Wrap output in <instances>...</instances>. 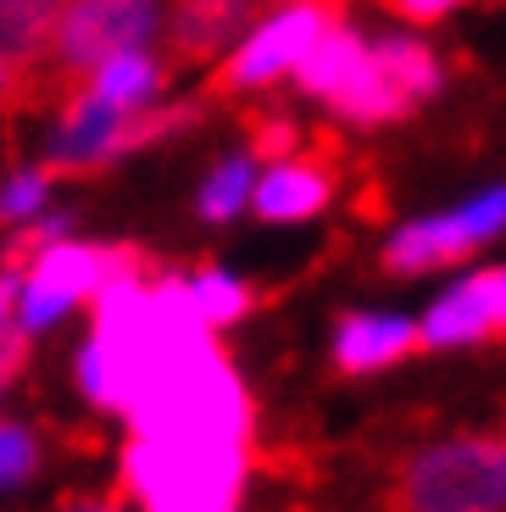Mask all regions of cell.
I'll use <instances>...</instances> for the list:
<instances>
[{
	"mask_svg": "<svg viewBox=\"0 0 506 512\" xmlns=\"http://www.w3.org/2000/svg\"><path fill=\"white\" fill-rule=\"evenodd\" d=\"M390 512H506V429L412 451L390 485Z\"/></svg>",
	"mask_w": 506,
	"mask_h": 512,
	"instance_id": "2",
	"label": "cell"
},
{
	"mask_svg": "<svg viewBox=\"0 0 506 512\" xmlns=\"http://www.w3.org/2000/svg\"><path fill=\"white\" fill-rule=\"evenodd\" d=\"M251 479V440L134 435L123 451V490L145 512H240Z\"/></svg>",
	"mask_w": 506,
	"mask_h": 512,
	"instance_id": "1",
	"label": "cell"
},
{
	"mask_svg": "<svg viewBox=\"0 0 506 512\" xmlns=\"http://www.w3.org/2000/svg\"><path fill=\"white\" fill-rule=\"evenodd\" d=\"M178 295H184L190 318L201 323V329H212V334L245 323L251 307H256L251 284H245L234 268H223V262H206V268H195V273H178Z\"/></svg>",
	"mask_w": 506,
	"mask_h": 512,
	"instance_id": "12",
	"label": "cell"
},
{
	"mask_svg": "<svg viewBox=\"0 0 506 512\" xmlns=\"http://www.w3.org/2000/svg\"><path fill=\"white\" fill-rule=\"evenodd\" d=\"M362 56H367V39L356 34V28H345V23H329L323 34L312 39V51L301 56V67H295L290 78L301 84L306 95H317V101H334V95L356 78Z\"/></svg>",
	"mask_w": 506,
	"mask_h": 512,
	"instance_id": "13",
	"label": "cell"
},
{
	"mask_svg": "<svg viewBox=\"0 0 506 512\" xmlns=\"http://www.w3.org/2000/svg\"><path fill=\"white\" fill-rule=\"evenodd\" d=\"M17 340V279L12 268H0V351Z\"/></svg>",
	"mask_w": 506,
	"mask_h": 512,
	"instance_id": "22",
	"label": "cell"
},
{
	"mask_svg": "<svg viewBox=\"0 0 506 512\" xmlns=\"http://www.w3.org/2000/svg\"><path fill=\"white\" fill-rule=\"evenodd\" d=\"M78 84H84L89 95H101L106 106L128 112V117H151L156 106L167 101V62H162L156 45H123V51L101 56Z\"/></svg>",
	"mask_w": 506,
	"mask_h": 512,
	"instance_id": "8",
	"label": "cell"
},
{
	"mask_svg": "<svg viewBox=\"0 0 506 512\" xmlns=\"http://www.w3.org/2000/svg\"><path fill=\"white\" fill-rule=\"evenodd\" d=\"M56 206V167L23 162L0 173V234H23Z\"/></svg>",
	"mask_w": 506,
	"mask_h": 512,
	"instance_id": "15",
	"label": "cell"
},
{
	"mask_svg": "<svg viewBox=\"0 0 506 512\" xmlns=\"http://www.w3.org/2000/svg\"><path fill=\"white\" fill-rule=\"evenodd\" d=\"M6 384H12V373H6V351H0V407H6Z\"/></svg>",
	"mask_w": 506,
	"mask_h": 512,
	"instance_id": "26",
	"label": "cell"
},
{
	"mask_svg": "<svg viewBox=\"0 0 506 512\" xmlns=\"http://www.w3.org/2000/svg\"><path fill=\"white\" fill-rule=\"evenodd\" d=\"M123 256L128 251L78 240V234L28 245L23 262L12 268V279H17V334H23V340H45V334L67 329V323L101 295V284L123 268Z\"/></svg>",
	"mask_w": 506,
	"mask_h": 512,
	"instance_id": "3",
	"label": "cell"
},
{
	"mask_svg": "<svg viewBox=\"0 0 506 512\" xmlns=\"http://www.w3.org/2000/svg\"><path fill=\"white\" fill-rule=\"evenodd\" d=\"M462 218H468V229H473V240H495V234H506V184L501 190H490V195H479V201H468L462 206Z\"/></svg>",
	"mask_w": 506,
	"mask_h": 512,
	"instance_id": "20",
	"label": "cell"
},
{
	"mask_svg": "<svg viewBox=\"0 0 506 512\" xmlns=\"http://www.w3.org/2000/svg\"><path fill=\"white\" fill-rule=\"evenodd\" d=\"M468 290L479 295L484 318H490V334H506V268H484V273H473Z\"/></svg>",
	"mask_w": 506,
	"mask_h": 512,
	"instance_id": "21",
	"label": "cell"
},
{
	"mask_svg": "<svg viewBox=\"0 0 506 512\" xmlns=\"http://www.w3.org/2000/svg\"><path fill=\"white\" fill-rule=\"evenodd\" d=\"M39 468H45V440H39V429L0 412V496H17L23 485H34Z\"/></svg>",
	"mask_w": 506,
	"mask_h": 512,
	"instance_id": "19",
	"label": "cell"
},
{
	"mask_svg": "<svg viewBox=\"0 0 506 512\" xmlns=\"http://www.w3.org/2000/svg\"><path fill=\"white\" fill-rule=\"evenodd\" d=\"M468 251H479L468 218L445 212V218H418L406 229H395V240L384 245V268L401 273V279H418V273H434L445 262H462Z\"/></svg>",
	"mask_w": 506,
	"mask_h": 512,
	"instance_id": "10",
	"label": "cell"
},
{
	"mask_svg": "<svg viewBox=\"0 0 506 512\" xmlns=\"http://www.w3.org/2000/svg\"><path fill=\"white\" fill-rule=\"evenodd\" d=\"M373 62L384 67V78H390L412 106L440 90V62H434V51L423 39H379V45H373Z\"/></svg>",
	"mask_w": 506,
	"mask_h": 512,
	"instance_id": "18",
	"label": "cell"
},
{
	"mask_svg": "<svg viewBox=\"0 0 506 512\" xmlns=\"http://www.w3.org/2000/svg\"><path fill=\"white\" fill-rule=\"evenodd\" d=\"M334 23V0H273L267 17L245 23L234 34L223 56V84L240 95L273 90L279 78H290L301 67V56L312 51V39Z\"/></svg>",
	"mask_w": 506,
	"mask_h": 512,
	"instance_id": "5",
	"label": "cell"
},
{
	"mask_svg": "<svg viewBox=\"0 0 506 512\" xmlns=\"http://www.w3.org/2000/svg\"><path fill=\"white\" fill-rule=\"evenodd\" d=\"M456 6H462V0H390V12L412 17V23H434V17L456 12Z\"/></svg>",
	"mask_w": 506,
	"mask_h": 512,
	"instance_id": "23",
	"label": "cell"
},
{
	"mask_svg": "<svg viewBox=\"0 0 506 512\" xmlns=\"http://www.w3.org/2000/svg\"><path fill=\"white\" fill-rule=\"evenodd\" d=\"M484 334H490V318H484L479 295L468 290V279H462L456 290H445L440 301L423 312L418 346H473V340H484Z\"/></svg>",
	"mask_w": 506,
	"mask_h": 512,
	"instance_id": "17",
	"label": "cell"
},
{
	"mask_svg": "<svg viewBox=\"0 0 506 512\" xmlns=\"http://www.w3.org/2000/svg\"><path fill=\"white\" fill-rule=\"evenodd\" d=\"M62 0H0V62L28 67L51 51V23Z\"/></svg>",
	"mask_w": 506,
	"mask_h": 512,
	"instance_id": "16",
	"label": "cell"
},
{
	"mask_svg": "<svg viewBox=\"0 0 506 512\" xmlns=\"http://www.w3.org/2000/svg\"><path fill=\"white\" fill-rule=\"evenodd\" d=\"M67 512H128L123 501H106V496H84V501H73Z\"/></svg>",
	"mask_w": 506,
	"mask_h": 512,
	"instance_id": "24",
	"label": "cell"
},
{
	"mask_svg": "<svg viewBox=\"0 0 506 512\" xmlns=\"http://www.w3.org/2000/svg\"><path fill=\"white\" fill-rule=\"evenodd\" d=\"M418 351V323L395 318V312H351L334 329V368L340 373H379Z\"/></svg>",
	"mask_w": 506,
	"mask_h": 512,
	"instance_id": "9",
	"label": "cell"
},
{
	"mask_svg": "<svg viewBox=\"0 0 506 512\" xmlns=\"http://www.w3.org/2000/svg\"><path fill=\"white\" fill-rule=\"evenodd\" d=\"M167 128H173L167 106H156L151 117H128V112H117V106H106L101 95L78 90L73 101L51 117L39 151H45V167H56V173H101V167H112V162H123V156L145 151L151 140H162Z\"/></svg>",
	"mask_w": 506,
	"mask_h": 512,
	"instance_id": "4",
	"label": "cell"
},
{
	"mask_svg": "<svg viewBox=\"0 0 506 512\" xmlns=\"http://www.w3.org/2000/svg\"><path fill=\"white\" fill-rule=\"evenodd\" d=\"M245 17H251V0H178L167 34H173L190 56H217V51L234 45Z\"/></svg>",
	"mask_w": 506,
	"mask_h": 512,
	"instance_id": "14",
	"label": "cell"
},
{
	"mask_svg": "<svg viewBox=\"0 0 506 512\" xmlns=\"http://www.w3.org/2000/svg\"><path fill=\"white\" fill-rule=\"evenodd\" d=\"M334 201V167L323 156H273L256 173L251 212L262 223H312Z\"/></svg>",
	"mask_w": 506,
	"mask_h": 512,
	"instance_id": "7",
	"label": "cell"
},
{
	"mask_svg": "<svg viewBox=\"0 0 506 512\" xmlns=\"http://www.w3.org/2000/svg\"><path fill=\"white\" fill-rule=\"evenodd\" d=\"M167 34V12L156 0H62L51 23V62L84 78L101 56L123 45H156Z\"/></svg>",
	"mask_w": 506,
	"mask_h": 512,
	"instance_id": "6",
	"label": "cell"
},
{
	"mask_svg": "<svg viewBox=\"0 0 506 512\" xmlns=\"http://www.w3.org/2000/svg\"><path fill=\"white\" fill-rule=\"evenodd\" d=\"M12 90H17V67H12V62H0V106L12 101Z\"/></svg>",
	"mask_w": 506,
	"mask_h": 512,
	"instance_id": "25",
	"label": "cell"
},
{
	"mask_svg": "<svg viewBox=\"0 0 506 512\" xmlns=\"http://www.w3.org/2000/svg\"><path fill=\"white\" fill-rule=\"evenodd\" d=\"M256 173H262V156L256 151H223L195 184V218L206 229H228L251 212L256 195Z\"/></svg>",
	"mask_w": 506,
	"mask_h": 512,
	"instance_id": "11",
	"label": "cell"
}]
</instances>
